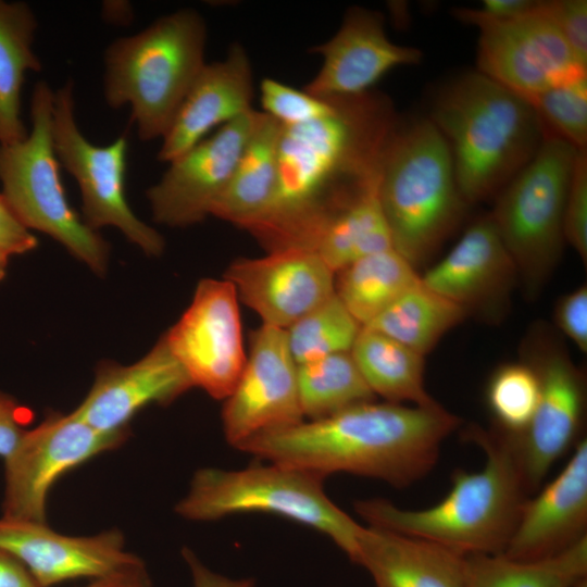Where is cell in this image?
I'll return each instance as SVG.
<instances>
[{
	"mask_svg": "<svg viewBox=\"0 0 587 587\" xmlns=\"http://www.w3.org/2000/svg\"><path fill=\"white\" fill-rule=\"evenodd\" d=\"M327 99L330 108L322 117L283 126L275 196L249 230L268 251L313 250L327 223L380 178L399 121L390 100L372 90Z\"/></svg>",
	"mask_w": 587,
	"mask_h": 587,
	"instance_id": "1",
	"label": "cell"
},
{
	"mask_svg": "<svg viewBox=\"0 0 587 587\" xmlns=\"http://www.w3.org/2000/svg\"><path fill=\"white\" fill-rule=\"evenodd\" d=\"M461 419L442 405L364 402L262 433L237 449L325 478L348 473L409 487L435 466Z\"/></svg>",
	"mask_w": 587,
	"mask_h": 587,
	"instance_id": "2",
	"label": "cell"
},
{
	"mask_svg": "<svg viewBox=\"0 0 587 587\" xmlns=\"http://www.w3.org/2000/svg\"><path fill=\"white\" fill-rule=\"evenodd\" d=\"M465 436L484 452V466L454 471L442 500L411 510L372 498L355 501L357 513L371 526L423 538L462 555L503 553L532 495L505 432L471 425Z\"/></svg>",
	"mask_w": 587,
	"mask_h": 587,
	"instance_id": "3",
	"label": "cell"
},
{
	"mask_svg": "<svg viewBox=\"0 0 587 587\" xmlns=\"http://www.w3.org/2000/svg\"><path fill=\"white\" fill-rule=\"evenodd\" d=\"M428 118L449 147L467 205L495 198L536 154L546 133L526 99L478 71L441 86Z\"/></svg>",
	"mask_w": 587,
	"mask_h": 587,
	"instance_id": "4",
	"label": "cell"
},
{
	"mask_svg": "<svg viewBox=\"0 0 587 587\" xmlns=\"http://www.w3.org/2000/svg\"><path fill=\"white\" fill-rule=\"evenodd\" d=\"M379 199L394 249L414 267L458 226L467 204L449 147L428 117L398 121L383 157Z\"/></svg>",
	"mask_w": 587,
	"mask_h": 587,
	"instance_id": "5",
	"label": "cell"
},
{
	"mask_svg": "<svg viewBox=\"0 0 587 587\" xmlns=\"http://www.w3.org/2000/svg\"><path fill=\"white\" fill-rule=\"evenodd\" d=\"M205 40L203 18L186 9L114 40L107 49L105 100L116 109L130 105L140 139L165 135L205 64Z\"/></svg>",
	"mask_w": 587,
	"mask_h": 587,
	"instance_id": "6",
	"label": "cell"
},
{
	"mask_svg": "<svg viewBox=\"0 0 587 587\" xmlns=\"http://www.w3.org/2000/svg\"><path fill=\"white\" fill-rule=\"evenodd\" d=\"M323 480L273 462L240 470L202 467L195 472L175 512L195 522L245 513L278 515L324 534L352 561L361 525L328 498Z\"/></svg>",
	"mask_w": 587,
	"mask_h": 587,
	"instance_id": "7",
	"label": "cell"
},
{
	"mask_svg": "<svg viewBox=\"0 0 587 587\" xmlns=\"http://www.w3.org/2000/svg\"><path fill=\"white\" fill-rule=\"evenodd\" d=\"M577 149L546 128L532 160L497 193L490 214L528 298L561 257L563 217Z\"/></svg>",
	"mask_w": 587,
	"mask_h": 587,
	"instance_id": "8",
	"label": "cell"
},
{
	"mask_svg": "<svg viewBox=\"0 0 587 587\" xmlns=\"http://www.w3.org/2000/svg\"><path fill=\"white\" fill-rule=\"evenodd\" d=\"M52 89L46 82L34 88L32 130L15 143L0 145V182L21 221L60 242L95 273L105 272L109 245L67 201L52 139Z\"/></svg>",
	"mask_w": 587,
	"mask_h": 587,
	"instance_id": "9",
	"label": "cell"
},
{
	"mask_svg": "<svg viewBox=\"0 0 587 587\" xmlns=\"http://www.w3.org/2000/svg\"><path fill=\"white\" fill-rule=\"evenodd\" d=\"M52 139L60 164L79 186L86 225L95 230L117 227L146 254L160 255L163 237L139 220L126 200L127 138L121 136L103 147L90 142L75 120L72 83L53 93Z\"/></svg>",
	"mask_w": 587,
	"mask_h": 587,
	"instance_id": "10",
	"label": "cell"
},
{
	"mask_svg": "<svg viewBox=\"0 0 587 587\" xmlns=\"http://www.w3.org/2000/svg\"><path fill=\"white\" fill-rule=\"evenodd\" d=\"M522 352L537 375L539 399L528 426L507 434L533 495L552 465L579 441L586 387L583 372L548 327L534 326Z\"/></svg>",
	"mask_w": 587,
	"mask_h": 587,
	"instance_id": "11",
	"label": "cell"
},
{
	"mask_svg": "<svg viewBox=\"0 0 587 587\" xmlns=\"http://www.w3.org/2000/svg\"><path fill=\"white\" fill-rule=\"evenodd\" d=\"M453 15L479 29L476 71L523 98L587 71L573 57L545 1L528 14L507 21L488 18L470 8H455Z\"/></svg>",
	"mask_w": 587,
	"mask_h": 587,
	"instance_id": "12",
	"label": "cell"
},
{
	"mask_svg": "<svg viewBox=\"0 0 587 587\" xmlns=\"http://www.w3.org/2000/svg\"><path fill=\"white\" fill-rule=\"evenodd\" d=\"M127 436L100 433L75 411L50 413L26 429L4 459L2 516L47 523V500L54 483L91 458L120 447Z\"/></svg>",
	"mask_w": 587,
	"mask_h": 587,
	"instance_id": "13",
	"label": "cell"
},
{
	"mask_svg": "<svg viewBox=\"0 0 587 587\" xmlns=\"http://www.w3.org/2000/svg\"><path fill=\"white\" fill-rule=\"evenodd\" d=\"M239 299L225 278H203L179 320L162 336L193 387L225 400L246 364Z\"/></svg>",
	"mask_w": 587,
	"mask_h": 587,
	"instance_id": "14",
	"label": "cell"
},
{
	"mask_svg": "<svg viewBox=\"0 0 587 587\" xmlns=\"http://www.w3.org/2000/svg\"><path fill=\"white\" fill-rule=\"evenodd\" d=\"M224 401L223 433L235 448L262 433L305 420L299 399L297 363L285 329L262 324L253 332L243 370Z\"/></svg>",
	"mask_w": 587,
	"mask_h": 587,
	"instance_id": "15",
	"label": "cell"
},
{
	"mask_svg": "<svg viewBox=\"0 0 587 587\" xmlns=\"http://www.w3.org/2000/svg\"><path fill=\"white\" fill-rule=\"evenodd\" d=\"M260 116L261 111H249L170 162L147 191L154 221L185 227L211 215Z\"/></svg>",
	"mask_w": 587,
	"mask_h": 587,
	"instance_id": "16",
	"label": "cell"
},
{
	"mask_svg": "<svg viewBox=\"0 0 587 587\" xmlns=\"http://www.w3.org/2000/svg\"><path fill=\"white\" fill-rule=\"evenodd\" d=\"M335 276L315 251L287 248L260 258H238L224 278L262 324L287 329L335 295Z\"/></svg>",
	"mask_w": 587,
	"mask_h": 587,
	"instance_id": "17",
	"label": "cell"
},
{
	"mask_svg": "<svg viewBox=\"0 0 587 587\" xmlns=\"http://www.w3.org/2000/svg\"><path fill=\"white\" fill-rule=\"evenodd\" d=\"M0 549L18 560L39 587L75 578H98L145 564L125 549L123 534L110 529L68 536L47 523L0 519Z\"/></svg>",
	"mask_w": 587,
	"mask_h": 587,
	"instance_id": "18",
	"label": "cell"
},
{
	"mask_svg": "<svg viewBox=\"0 0 587 587\" xmlns=\"http://www.w3.org/2000/svg\"><path fill=\"white\" fill-rule=\"evenodd\" d=\"M519 279L516 266L490 214L480 216L421 280L488 322L501 320Z\"/></svg>",
	"mask_w": 587,
	"mask_h": 587,
	"instance_id": "19",
	"label": "cell"
},
{
	"mask_svg": "<svg viewBox=\"0 0 587 587\" xmlns=\"http://www.w3.org/2000/svg\"><path fill=\"white\" fill-rule=\"evenodd\" d=\"M310 51L321 54L323 62L304 90L321 99L369 92L394 67L423 59L417 48L390 41L383 15L362 7L350 8L337 33Z\"/></svg>",
	"mask_w": 587,
	"mask_h": 587,
	"instance_id": "20",
	"label": "cell"
},
{
	"mask_svg": "<svg viewBox=\"0 0 587 587\" xmlns=\"http://www.w3.org/2000/svg\"><path fill=\"white\" fill-rule=\"evenodd\" d=\"M192 387L161 337L130 365L99 363L89 392L74 411L100 433L128 435L129 422L141 409L152 403L166 405Z\"/></svg>",
	"mask_w": 587,
	"mask_h": 587,
	"instance_id": "21",
	"label": "cell"
},
{
	"mask_svg": "<svg viewBox=\"0 0 587 587\" xmlns=\"http://www.w3.org/2000/svg\"><path fill=\"white\" fill-rule=\"evenodd\" d=\"M560 473L524 503L503 555L535 561L587 537V440L579 439Z\"/></svg>",
	"mask_w": 587,
	"mask_h": 587,
	"instance_id": "22",
	"label": "cell"
},
{
	"mask_svg": "<svg viewBox=\"0 0 587 587\" xmlns=\"http://www.w3.org/2000/svg\"><path fill=\"white\" fill-rule=\"evenodd\" d=\"M253 75L245 49L235 43L223 61L204 64L162 137L159 160L172 162L213 130L253 110Z\"/></svg>",
	"mask_w": 587,
	"mask_h": 587,
	"instance_id": "23",
	"label": "cell"
},
{
	"mask_svg": "<svg viewBox=\"0 0 587 587\" xmlns=\"http://www.w3.org/2000/svg\"><path fill=\"white\" fill-rule=\"evenodd\" d=\"M353 563L376 587H466L465 555L436 542L376 527H360Z\"/></svg>",
	"mask_w": 587,
	"mask_h": 587,
	"instance_id": "24",
	"label": "cell"
},
{
	"mask_svg": "<svg viewBox=\"0 0 587 587\" xmlns=\"http://www.w3.org/2000/svg\"><path fill=\"white\" fill-rule=\"evenodd\" d=\"M283 125L261 111L224 191L211 215L251 230L267 213L276 190Z\"/></svg>",
	"mask_w": 587,
	"mask_h": 587,
	"instance_id": "25",
	"label": "cell"
},
{
	"mask_svg": "<svg viewBox=\"0 0 587 587\" xmlns=\"http://www.w3.org/2000/svg\"><path fill=\"white\" fill-rule=\"evenodd\" d=\"M350 353L375 396L392 403L438 404L425 387L424 355L367 327L361 328Z\"/></svg>",
	"mask_w": 587,
	"mask_h": 587,
	"instance_id": "26",
	"label": "cell"
},
{
	"mask_svg": "<svg viewBox=\"0 0 587 587\" xmlns=\"http://www.w3.org/2000/svg\"><path fill=\"white\" fill-rule=\"evenodd\" d=\"M37 21L22 2L0 1V145H11L27 136L21 118V92L27 71H39L33 50Z\"/></svg>",
	"mask_w": 587,
	"mask_h": 587,
	"instance_id": "27",
	"label": "cell"
},
{
	"mask_svg": "<svg viewBox=\"0 0 587 587\" xmlns=\"http://www.w3.org/2000/svg\"><path fill=\"white\" fill-rule=\"evenodd\" d=\"M336 274L335 294L362 327L421 277L394 248L361 258Z\"/></svg>",
	"mask_w": 587,
	"mask_h": 587,
	"instance_id": "28",
	"label": "cell"
},
{
	"mask_svg": "<svg viewBox=\"0 0 587 587\" xmlns=\"http://www.w3.org/2000/svg\"><path fill=\"white\" fill-rule=\"evenodd\" d=\"M467 316L466 311L421 280L410 287L366 326L422 355Z\"/></svg>",
	"mask_w": 587,
	"mask_h": 587,
	"instance_id": "29",
	"label": "cell"
},
{
	"mask_svg": "<svg viewBox=\"0 0 587 587\" xmlns=\"http://www.w3.org/2000/svg\"><path fill=\"white\" fill-rule=\"evenodd\" d=\"M379 180L338 212L314 245L313 251L335 274L361 258L394 248L379 199Z\"/></svg>",
	"mask_w": 587,
	"mask_h": 587,
	"instance_id": "30",
	"label": "cell"
},
{
	"mask_svg": "<svg viewBox=\"0 0 587 587\" xmlns=\"http://www.w3.org/2000/svg\"><path fill=\"white\" fill-rule=\"evenodd\" d=\"M587 578V537L552 557L519 561L501 554L465 555L466 587H575Z\"/></svg>",
	"mask_w": 587,
	"mask_h": 587,
	"instance_id": "31",
	"label": "cell"
},
{
	"mask_svg": "<svg viewBox=\"0 0 587 587\" xmlns=\"http://www.w3.org/2000/svg\"><path fill=\"white\" fill-rule=\"evenodd\" d=\"M304 419L317 420L375 400L350 352L326 355L297 365Z\"/></svg>",
	"mask_w": 587,
	"mask_h": 587,
	"instance_id": "32",
	"label": "cell"
},
{
	"mask_svg": "<svg viewBox=\"0 0 587 587\" xmlns=\"http://www.w3.org/2000/svg\"><path fill=\"white\" fill-rule=\"evenodd\" d=\"M361 328L335 294L285 330L290 353L299 365L350 352Z\"/></svg>",
	"mask_w": 587,
	"mask_h": 587,
	"instance_id": "33",
	"label": "cell"
},
{
	"mask_svg": "<svg viewBox=\"0 0 587 587\" xmlns=\"http://www.w3.org/2000/svg\"><path fill=\"white\" fill-rule=\"evenodd\" d=\"M538 399L537 375L523 360L499 366L488 380L487 405L502 432L522 433L534 416Z\"/></svg>",
	"mask_w": 587,
	"mask_h": 587,
	"instance_id": "34",
	"label": "cell"
},
{
	"mask_svg": "<svg viewBox=\"0 0 587 587\" xmlns=\"http://www.w3.org/2000/svg\"><path fill=\"white\" fill-rule=\"evenodd\" d=\"M524 99L550 133L587 150V71Z\"/></svg>",
	"mask_w": 587,
	"mask_h": 587,
	"instance_id": "35",
	"label": "cell"
},
{
	"mask_svg": "<svg viewBox=\"0 0 587 587\" xmlns=\"http://www.w3.org/2000/svg\"><path fill=\"white\" fill-rule=\"evenodd\" d=\"M263 113L284 127L302 125L325 115L329 99L316 98L276 79L264 78L260 86Z\"/></svg>",
	"mask_w": 587,
	"mask_h": 587,
	"instance_id": "36",
	"label": "cell"
},
{
	"mask_svg": "<svg viewBox=\"0 0 587 587\" xmlns=\"http://www.w3.org/2000/svg\"><path fill=\"white\" fill-rule=\"evenodd\" d=\"M564 241L587 261V150H578L572 171L563 217Z\"/></svg>",
	"mask_w": 587,
	"mask_h": 587,
	"instance_id": "37",
	"label": "cell"
},
{
	"mask_svg": "<svg viewBox=\"0 0 587 587\" xmlns=\"http://www.w3.org/2000/svg\"><path fill=\"white\" fill-rule=\"evenodd\" d=\"M545 4L577 63L587 67V1L552 0Z\"/></svg>",
	"mask_w": 587,
	"mask_h": 587,
	"instance_id": "38",
	"label": "cell"
},
{
	"mask_svg": "<svg viewBox=\"0 0 587 587\" xmlns=\"http://www.w3.org/2000/svg\"><path fill=\"white\" fill-rule=\"evenodd\" d=\"M560 332L584 353L587 352V286L580 285L562 296L554 309Z\"/></svg>",
	"mask_w": 587,
	"mask_h": 587,
	"instance_id": "39",
	"label": "cell"
},
{
	"mask_svg": "<svg viewBox=\"0 0 587 587\" xmlns=\"http://www.w3.org/2000/svg\"><path fill=\"white\" fill-rule=\"evenodd\" d=\"M37 238L21 221L3 193H0V252L23 254L37 247Z\"/></svg>",
	"mask_w": 587,
	"mask_h": 587,
	"instance_id": "40",
	"label": "cell"
},
{
	"mask_svg": "<svg viewBox=\"0 0 587 587\" xmlns=\"http://www.w3.org/2000/svg\"><path fill=\"white\" fill-rule=\"evenodd\" d=\"M20 411L15 399L0 391V457L3 460L11 454L26 432Z\"/></svg>",
	"mask_w": 587,
	"mask_h": 587,
	"instance_id": "41",
	"label": "cell"
},
{
	"mask_svg": "<svg viewBox=\"0 0 587 587\" xmlns=\"http://www.w3.org/2000/svg\"><path fill=\"white\" fill-rule=\"evenodd\" d=\"M183 559L189 567L192 587H254L252 578H230L209 569L190 548H183Z\"/></svg>",
	"mask_w": 587,
	"mask_h": 587,
	"instance_id": "42",
	"label": "cell"
},
{
	"mask_svg": "<svg viewBox=\"0 0 587 587\" xmlns=\"http://www.w3.org/2000/svg\"><path fill=\"white\" fill-rule=\"evenodd\" d=\"M539 1L534 0H484L478 12L491 20L507 21L532 12Z\"/></svg>",
	"mask_w": 587,
	"mask_h": 587,
	"instance_id": "43",
	"label": "cell"
},
{
	"mask_svg": "<svg viewBox=\"0 0 587 587\" xmlns=\"http://www.w3.org/2000/svg\"><path fill=\"white\" fill-rule=\"evenodd\" d=\"M84 587H152L146 565H139L102 577L93 578Z\"/></svg>",
	"mask_w": 587,
	"mask_h": 587,
	"instance_id": "44",
	"label": "cell"
},
{
	"mask_svg": "<svg viewBox=\"0 0 587 587\" xmlns=\"http://www.w3.org/2000/svg\"><path fill=\"white\" fill-rule=\"evenodd\" d=\"M0 587H39L26 567L0 549Z\"/></svg>",
	"mask_w": 587,
	"mask_h": 587,
	"instance_id": "45",
	"label": "cell"
},
{
	"mask_svg": "<svg viewBox=\"0 0 587 587\" xmlns=\"http://www.w3.org/2000/svg\"><path fill=\"white\" fill-rule=\"evenodd\" d=\"M9 258H10L9 255L0 252V280L5 275Z\"/></svg>",
	"mask_w": 587,
	"mask_h": 587,
	"instance_id": "46",
	"label": "cell"
},
{
	"mask_svg": "<svg viewBox=\"0 0 587 587\" xmlns=\"http://www.w3.org/2000/svg\"><path fill=\"white\" fill-rule=\"evenodd\" d=\"M575 587H587V578L580 580Z\"/></svg>",
	"mask_w": 587,
	"mask_h": 587,
	"instance_id": "47",
	"label": "cell"
}]
</instances>
